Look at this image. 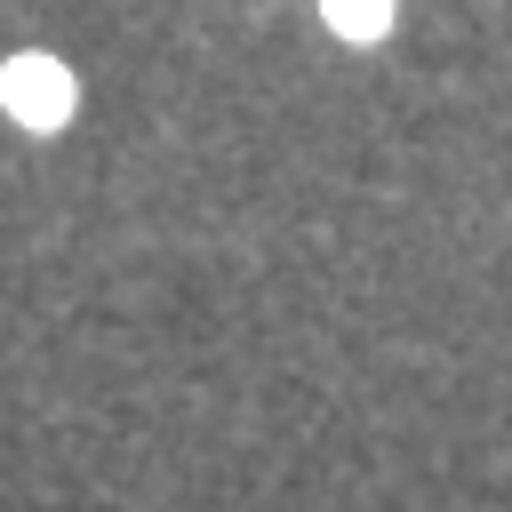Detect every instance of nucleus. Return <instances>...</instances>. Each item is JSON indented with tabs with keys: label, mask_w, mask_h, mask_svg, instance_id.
I'll list each match as a JSON object with an SVG mask.
<instances>
[{
	"label": "nucleus",
	"mask_w": 512,
	"mask_h": 512,
	"mask_svg": "<svg viewBox=\"0 0 512 512\" xmlns=\"http://www.w3.org/2000/svg\"><path fill=\"white\" fill-rule=\"evenodd\" d=\"M0 104L16 128H64L72 120V72L56 56H8L0 64Z\"/></svg>",
	"instance_id": "nucleus-1"
},
{
	"label": "nucleus",
	"mask_w": 512,
	"mask_h": 512,
	"mask_svg": "<svg viewBox=\"0 0 512 512\" xmlns=\"http://www.w3.org/2000/svg\"><path fill=\"white\" fill-rule=\"evenodd\" d=\"M320 16L344 40H384L392 32V0H320Z\"/></svg>",
	"instance_id": "nucleus-2"
}]
</instances>
